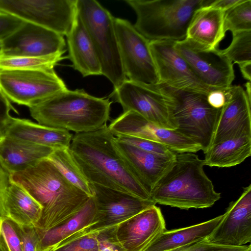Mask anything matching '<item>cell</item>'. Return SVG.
I'll use <instances>...</instances> for the list:
<instances>
[{
  "mask_svg": "<svg viewBox=\"0 0 251 251\" xmlns=\"http://www.w3.org/2000/svg\"><path fill=\"white\" fill-rule=\"evenodd\" d=\"M114 137L106 124L94 131L75 133L69 150L90 183L152 200L119 155L113 142Z\"/></svg>",
  "mask_w": 251,
  "mask_h": 251,
  "instance_id": "cell-1",
  "label": "cell"
},
{
  "mask_svg": "<svg viewBox=\"0 0 251 251\" xmlns=\"http://www.w3.org/2000/svg\"><path fill=\"white\" fill-rule=\"evenodd\" d=\"M11 179L42 205V218L37 227L42 231L66 221L91 197L70 183L48 159L12 174Z\"/></svg>",
  "mask_w": 251,
  "mask_h": 251,
  "instance_id": "cell-2",
  "label": "cell"
},
{
  "mask_svg": "<svg viewBox=\"0 0 251 251\" xmlns=\"http://www.w3.org/2000/svg\"><path fill=\"white\" fill-rule=\"evenodd\" d=\"M204 161L193 152L176 153L174 163L150 192L156 203L181 209L211 207L221 198L204 172Z\"/></svg>",
  "mask_w": 251,
  "mask_h": 251,
  "instance_id": "cell-3",
  "label": "cell"
},
{
  "mask_svg": "<svg viewBox=\"0 0 251 251\" xmlns=\"http://www.w3.org/2000/svg\"><path fill=\"white\" fill-rule=\"evenodd\" d=\"M112 102L83 89H68L29 107L38 124L75 133L97 130L107 124Z\"/></svg>",
  "mask_w": 251,
  "mask_h": 251,
  "instance_id": "cell-4",
  "label": "cell"
},
{
  "mask_svg": "<svg viewBox=\"0 0 251 251\" xmlns=\"http://www.w3.org/2000/svg\"><path fill=\"white\" fill-rule=\"evenodd\" d=\"M134 11L135 28L150 42H178L186 37L187 30L196 10L203 0H126Z\"/></svg>",
  "mask_w": 251,
  "mask_h": 251,
  "instance_id": "cell-5",
  "label": "cell"
},
{
  "mask_svg": "<svg viewBox=\"0 0 251 251\" xmlns=\"http://www.w3.org/2000/svg\"><path fill=\"white\" fill-rule=\"evenodd\" d=\"M154 85L167 101L177 125L175 130L200 145L205 153L210 147L221 108L209 104L208 94L178 89L162 82Z\"/></svg>",
  "mask_w": 251,
  "mask_h": 251,
  "instance_id": "cell-6",
  "label": "cell"
},
{
  "mask_svg": "<svg viewBox=\"0 0 251 251\" xmlns=\"http://www.w3.org/2000/svg\"><path fill=\"white\" fill-rule=\"evenodd\" d=\"M76 10L99 57L102 75L114 89L126 79L114 25V17L95 0H77Z\"/></svg>",
  "mask_w": 251,
  "mask_h": 251,
  "instance_id": "cell-7",
  "label": "cell"
},
{
  "mask_svg": "<svg viewBox=\"0 0 251 251\" xmlns=\"http://www.w3.org/2000/svg\"><path fill=\"white\" fill-rule=\"evenodd\" d=\"M0 89L9 100L29 108L67 88L50 68L0 69Z\"/></svg>",
  "mask_w": 251,
  "mask_h": 251,
  "instance_id": "cell-8",
  "label": "cell"
},
{
  "mask_svg": "<svg viewBox=\"0 0 251 251\" xmlns=\"http://www.w3.org/2000/svg\"><path fill=\"white\" fill-rule=\"evenodd\" d=\"M114 25L126 78L148 84L159 83L150 41L126 19L114 17Z\"/></svg>",
  "mask_w": 251,
  "mask_h": 251,
  "instance_id": "cell-9",
  "label": "cell"
},
{
  "mask_svg": "<svg viewBox=\"0 0 251 251\" xmlns=\"http://www.w3.org/2000/svg\"><path fill=\"white\" fill-rule=\"evenodd\" d=\"M96 213L93 223L71 236L98 233L118 226L135 215L155 205L126 193L90 183Z\"/></svg>",
  "mask_w": 251,
  "mask_h": 251,
  "instance_id": "cell-10",
  "label": "cell"
},
{
  "mask_svg": "<svg viewBox=\"0 0 251 251\" xmlns=\"http://www.w3.org/2000/svg\"><path fill=\"white\" fill-rule=\"evenodd\" d=\"M77 0H0V11L67 35L76 14Z\"/></svg>",
  "mask_w": 251,
  "mask_h": 251,
  "instance_id": "cell-11",
  "label": "cell"
},
{
  "mask_svg": "<svg viewBox=\"0 0 251 251\" xmlns=\"http://www.w3.org/2000/svg\"><path fill=\"white\" fill-rule=\"evenodd\" d=\"M110 97L121 104L123 112L133 111L165 129L177 128L166 100L154 84L126 79L114 89Z\"/></svg>",
  "mask_w": 251,
  "mask_h": 251,
  "instance_id": "cell-12",
  "label": "cell"
},
{
  "mask_svg": "<svg viewBox=\"0 0 251 251\" xmlns=\"http://www.w3.org/2000/svg\"><path fill=\"white\" fill-rule=\"evenodd\" d=\"M175 47L197 76L205 85L226 89L235 78L233 64L222 50L209 49L186 38Z\"/></svg>",
  "mask_w": 251,
  "mask_h": 251,
  "instance_id": "cell-13",
  "label": "cell"
},
{
  "mask_svg": "<svg viewBox=\"0 0 251 251\" xmlns=\"http://www.w3.org/2000/svg\"><path fill=\"white\" fill-rule=\"evenodd\" d=\"M114 135H124L163 144L175 152L196 153L201 146L176 130L165 129L133 111L123 112L108 125Z\"/></svg>",
  "mask_w": 251,
  "mask_h": 251,
  "instance_id": "cell-14",
  "label": "cell"
},
{
  "mask_svg": "<svg viewBox=\"0 0 251 251\" xmlns=\"http://www.w3.org/2000/svg\"><path fill=\"white\" fill-rule=\"evenodd\" d=\"M175 44V42L169 40L150 42V48L159 82L178 89L206 94L215 90H225L211 87L204 84L176 49Z\"/></svg>",
  "mask_w": 251,
  "mask_h": 251,
  "instance_id": "cell-15",
  "label": "cell"
},
{
  "mask_svg": "<svg viewBox=\"0 0 251 251\" xmlns=\"http://www.w3.org/2000/svg\"><path fill=\"white\" fill-rule=\"evenodd\" d=\"M63 36L45 27L24 21L2 41L0 55L44 56L66 52Z\"/></svg>",
  "mask_w": 251,
  "mask_h": 251,
  "instance_id": "cell-16",
  "label": "cell"
},
{
  "mask_svg": "<svg viewBox=\"0 0 251 251\" xmlns=\"http://www.w3.org/2000/svg\"><path fill=\"white\" fill-rule=\"evenodd\" d=\"M245 135H251V99L241 86L231 85L226 92V101L217 119L210 147Z\"/></svg>",
  "mask_w": 251,
  "mask_h": 251,
  "instance_id": "cell-17",
  "label": "cell"
},
{
  "mask_svg": "<svg viewBox=\"0 0 251 251\" xmlns=\"http://www.w3.org/2000/svg\"><path fill=\"white\" fill-rule=\"evenodd\" d=\"M224 216L207 241L221 245L241 247L251 241V185L235 201L230 202Z\"/></svg>",
  "mask_w": 251,
  "mask_h": 251,
  "instance_id": "cell-18",
  "label": "cell"
},
{
  "mask_svg": "<svg viewBox=\"0 0 251 251\" xmlns=\"http://www.w3.org/2000/svg\"><path fill=\"white\" fill-rule=\"evenodd\" d=\"M166 230L161 211L154 205L117 226L116 234L126 251H143Z\"/></svg>",
  "mask_w": 251,
  "mask_h": 251,
  "instance_id": "cell-19",
  "label": "cell"
},
{
  "mask_svg": "<svg viewBox=\"0 0 251 251\" xmlns=\"http://www.w3.org/2000/svg\"><path fill=\"white\" fill-rule=\"evenodd\" d=\"M113 142L128 169L150 194L175 160L147 152L119 140L115 136Z\"/></svg>",
  "mask_w": 251,
  "mask_h": 251,
  "instance_id": "cell-20",
  "label": "cell"
},
{
  "mask_svg": "<svg viewBox=\"0 0 251 251\" xmlns=\"http://www.w3.org/2000/svg\"><path fill=\"white\" fill-rule=\"evenodd\" d=\"M66 36L68 57L72 63L73 68L84 77L101 75V67L99 57L77 12Z\"/></svg>",
  "mask_w": 251,
  "mask_h": 251,
  "instance_id": "cell-21",
  "label": "cell"
},
{
  "mask_svg": "<svg viewBox=\"0 0 251 251\" xmlns=\"http://www.w3.org/2000/svg\"><path fill=\"white\" fill-rule=\"evenodd\" d=\"M4 136L51 148H69L73 136L69 131L25 119L12 117L2 131Z\"/></svg>",
  "mask_w": 251,
  "mask_h": 251,
  "instance_id": "cell-22",
  "label": "cell"
},
{
  "mask_svg": "<svg viewBox=\"0 0 251 251\" xmlns=\"http://www.w3.org/2000/svg\"><path fill=\"white\" fill-rule=\"evenodd\" d=\"M225 11L213 7L198 8L189 24L186 38L209 49H217L224 39Z\"/></svg>",
  "mask_w": 251,
  "mask_h": 251,
  "instance_id": "cell-23",
  "label": "cell"
},
{
  "mask_svg": "<svg viewBox=\"0 0 251 251\" xmlns=\"http://www.w3.org/2000/svg\"><path fill=\"white\" fill-rule=\"evenodd\" d=\"M54 149L4 136L0 141V161L12 174L47 159Z\"/></svg>",
  "mask_w": 251,
  "mask_h": 251,
  "instance_id": "cell-24",
  "label": "cell"
},
{
  "mask_svg": "<svg viewBox=\"0 0 251 251\" xmlns=\"http://www.w3.org/2000/svg\"><path fill=\"white\" fill-rule=\"evenodd\" d=\"M224 216L188 227L166 230L143 251H167L204 240L213 232Z\"/></svg>",
  "mask_w": 251,
  "mask_h": 251,
  "instance_id": "cell-25",
  "label": "cell"
},
{
  "mask_svg": "<svg viewBox=\"0 0 251 251\" xmlns=\"http://www.w3.org/2000/svg\"><path fill=\"white\" fill-rule=\"evenodd\" d=\"M42 205L20 185L11 181L4 203L3 215L15 223L38 227L42 218Z\"/></svg>",
  "mask_w": 251,
  "mask_h": 251,
  "instance_id": "cell-26",
  "label": "cell"
},
{
  "mask_svg": "<svg viewBox=\"0 0 251 251\" xmlns=\"http://www.w3.org/2000/svg\"><path fill=\"white\" fill-rule=\"evenodd\" d=\"M204 154V165L219 168L236 166L251 155V135L222 141L211 146Z\"/></svg>",
  "mask_w": 251,
  "mask_h": 251,
  "instance_id": "cell-27",
  "label": "cell"
},
{
  "mask_svg": "<svg viewBox=\"0 0 251 251\" xmlns=\"http://www.w3.org/2000/svg\"><path fill=\"white\" fill-rule=\"evenodd\" d=\"M96 213L94 201L91 197L83 207L61 224L48 230H38L41 251H47L71 235L90 225Z\"/></svg>",
  "mask_w": 251,
  "mask_h": 251,
  "instance_id": "cell-28",
  "label": "cell"
},
{
  "mask_svg": "<svg viewBox=\"0 0 251 251\" xmlns=\"http://www.w3.org/2000/svg\"><path fill=\"white\" fill-rule=\"evenodd\" d=\"M47 159L70 183L92 197L90 183L80 171L69 148L54 150Z\"/></svg>",
  "mask_w": 251,
  "mask_h": 251,
  "instance_id": "cell-29",
  "label": "cell"
},
{
  "mask_svg": "<svg viewBox=\"0 0 251 251\" xmlns=\"http://www.w3.org/2000/svg\"><path fill=\"white\" fill-rule=\"evenodd\" d=\"M60 52L44 56H6L0 55V69L37 70L54 68L66 58Z\"/></svg>",
  "mask_w": 251,
  "mask_h": 251,
  "instance_id": "cell-30",
  "label": "cell"
},
{
  "mask_svg": "<svg viewBox=\"0 0 251 251\" xmlns=\"http://www.w3.org/2000/svg\"><path fill=\"white\" fill-rule=\"evenodd\" d=\"M224 27L226 33L230 31L232 34L251 30V0H240L226 10Z\"/></svg>",
  "mask_w": 251,
  "mask_h": 251,
  "instance_id": "cell-31",
  "label": "cell"
},
{
  "mask_svg": "<svg viewBox=\"0 0 251 251\" xmlns=\"http://www.w3.org/2000/svg\"><path fill=\"white\" fill-rule=\"evenodd\" d=\"M232 40L228 46L222 50L233 64L238 65L251 62V30L232 34Z\"/></svg>",
  "mask_w": 251,
  "mask_h": 251,
  "instance_id": "cell-32",
  "label": "cell"
},
{
  "mask_svg": "<svg viewBox=\"0 0 251 251\" xmlns=\"http://www.w3.org/2000/svg\"><path fill=\"white\" fill-rule=\"evenodd\" d=\"M97 234L70 236L47 251H99Z\"/></svg>",
  "mask_w": 251,
  "mask_h": 251,
  "instance_id": "cell-33",
  "label": "cell"
},
{
  "mask_svg": "<svg viewBox=\"0 0 251 251\" xmlns=\"http://www.w3.org/2000/svg\"><path fill=\"white\" fill-rule=\"evenodd\" d=\"M114 136L119 140L130 144L147 152L171 159L176 157V152L163 144L127 135Z\"/></svg>",
  "mask_w": 251,
  "mask_h": 251,
  "instance_id": "cell-34",
  "label": "cell"
},
{
  "mask_svg": "<svg viewBox=\"0 0 251 251\" xmlns=\"http://www.w3.org/2000/svg\"><path fill=\"white\" fill-rule=\"evenodd\" d=\"M0 236L8 251H23L22 240L17 224L7 217H0Z\"/></svg>",
  "mask_w": 251,
  "mask_h": 251,
  "instance_id": "cell-35",
  "label": "cell"
},
{
  "mask_svg": "<svg viewBox=\"0 0 251 251\" xmlns=\"http://www.w3.org/2000/svg\"><path fill=\"white\" fill-rule=\"evenodd\" d=\"M116 227H109L98 233L99 251H126L117 238Z\"/></svg>",
  "mask_w": 251,
  "mask_h": 251,
  "instance_id": "cell-36",
  "label": "cell"
},
{
  "mask_svg": "<svg viewBox=\"0 0 251 251\" xmlns=\"http://www.w3.org/2000/svg\"><path fill=\"white\" fill-rule=\"evenodd\" d=\"M16 224L22 240L23 251H41L40 237L37 228Z\"/></svg>",
  "mask_w": 251,
  "mask_h": 251,
  "instance_id": "cell-37",
  "label": "cell"
},
{
  "mask_svg": "<svg viewBox=\"0 0 251 251\" xmlns=\"http://www.w3.org/2000/svg\"><path fill=\"white\" fill-rule=\"evenodd\" d=\"M183 251H251V246H224L210 243L205 239L192 245Z\"/></svg>",
  "mask_w": 251,
  "mask_h": 251,
  "instance_id": "cell-38",
  "label": "cell"
},
{
  "mask_svg": "<svg viewBox=\"0 0 251 251\" xmlns=\"http://www.w3.org/2000/svg\"><path fill=\"white\" fill-rule=\"evenodd\" d=\"M24 22L15 16L0 11V40L2 41L7 37Z\"/></svg>",
  "mask_w": 251,
  "mask_h": 251,
  "instance_id": "cell-39",
  "label": "cell"
},
{
  "mask_svg": "<svg viewBox=\"0 0 251 251\" xmlns=\"http://www.w3.org/2000/svg\"><path fill=\"white\" fill-rule=\"evenodd\" d=\"M11 174L0 161V217L3 215L6 194L11 182Z\"/></svg>",
  "mask_w": 251,
  "mask_h": 251,
  "instance_id": "cell-40",
  "label": "cell"
},
{
  "mask_svg": "<svg viewBox=\"0 0 251 251\" xmlns=\"http://www.w3.org/2000/svg\"><path fill=\"white\" fill-rule=\"evenodd\" d=\"M11 110L18 113L17 111L12 106L10 100L0 89V131H3L9 123L12 117L10 114Z\"/></svg>",
  "mask_w": 251,
  "mask_h": 251,
  "instance_id": "cell-41",
  "label": "cell"
},
{
  "mask_svg": "<svg viewBox=\"0 0 251 251\" xmlns=\"http://www.w3.org/2000/svg\"><path fill=\"white\" fill-rule=\"evenodd\" d=\"M227 89L215 90L208 94L207 98L209 104L214 108H221L226 101V92Z\"/></svg>",
  "mask_w": 251,
  "mask_h": 251,
  "instance_id": "cell-42",
  "label": "cell"
},
{
  "mask_svg": "<svg viewBox=\"0 0 251 251\" xmlns=\"http://www.w3.org/2000/svg\"><path fill=\"white\" fill-rule=\"evenodd\" d=\"M243 77L248 80L251 81V62L245 63L238 65Z\"/></svg>",
  "mask_w": 251,
  "mask_h": 251,
  "instance_id": "cell-43",
  "label": "cell"
},
{
  "mask_svg": "<svg viewBox=\"0 0 251 251\" xmlns=\"http://www.w3.org/2000/svg\"><path fill=\"white\" fill-rule=\"evenodd\" d=\"M245 92L250 99H251V84L250 81H248L245 84Z\"/></svg>",
  "mask_w": 251,
  "mask_h": 251,
  "instance_id": "cell-44",
  "label": "cell"
},
{
  "mask_svg": "<svg viewBox=\"0 0 251 251\" xmlns=\"http://www.w3.org/2000/svg\"><path fill=\"white\" fill-rule=\"evenodd\" d=\"M0 251H8L2 238H1V237L0 236Z\"/></svg>",
  "mask_w": 251,
  "mask_h": 251,
  "instance_id": "cell-45",
  "label": "cell"
},
{
  "mask_svg": "<svg viewBox=\"0 0 251 251\" xmlns=\"http://www.w3.org/2000/svg\"><path fill=\"white\" fill-rule=\"evenodd\" d=\"M193 244H194L188 245H186V246H183V247H180V248H176V249H173V250H169V251H183L184 250H185V249H186L187 248H188V247H189L190 246H191Z\"/></svg>",
  "mask_w": 251,
  "mask_h": 251,
  "instance_id": "cell-46",
  "label": "cell"
},
{
  "mask_svg": "<svg viewBox=\"0 0 251 251\" xmlns=\"http://www.w3.org/2000/svg\"><path fill=\"white\" fill-rule=\"evenodd\" d=\"M4 137L3 133L2 131H0V141L3 139Z\"/></svg>",
  "mask_w": 251,
  "mask_h": 251,
  "instance_id": "cell-47",
  "label": "cell"
},
{
  "mask_svg": "<svg viewBox=\"0 0 251 251\" xmlns=\"http://www.w3.org/2000/svg\"><path fill=\"white\" fill-rule=\"evenodd\" d=\"M2 48V41L0 40V53Z\"/></svg>",
  "mask_w": 251,
  "mask_h": 251,
  "instance_id": "cell-48",
  "label": "cell"
}]
</instances>
